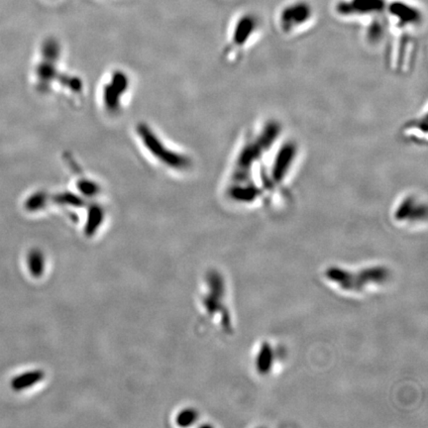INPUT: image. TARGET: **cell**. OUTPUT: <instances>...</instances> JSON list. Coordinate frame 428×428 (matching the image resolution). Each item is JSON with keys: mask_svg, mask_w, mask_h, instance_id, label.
Segmentation results:
<instances>
[{"mask_svg": "<svg viewBox=\"0 0 428 428\" xmlns=\"http://www.w3.org/2000/svg\"><path fill=\"white\" fill-rule=\"evenodd\" d=\"M282 138L283 127L274 120L261 123L248 134L235 155L226 180L224 192L228 201L242 207L268 203L266 168L262 165Z\"/></svg>", "mask_w": 428, "mask_h": 428, "instance_id": "6da1fadb", "label": "cell"}, {"mask_svg": "<svg viewBox=\"0 0 428 428\" xmlns=\"http://www.w3.org/2000/svg\"><path fill=\"white\" fill-rule=\"evenodd\" d=\"M322 277L327 286L340 295L366 297L385 290L393 279V273L380 263L359 267L333 264L322 271Z\"/></svg>", "mask_w": 428, "mask_h": 428, "instance_id": "7a4b0ae2", "label": "cell"}, {"mask_svg": "<svg viewBox=\"0 0 428 428\" xmlns=\"http://www.w3.org/2000/svg\"><path fill=\"white\" fill-rule=\"evenodd\" d=\"M315 19V9L309 0H291L278 12L277 25L284 35L295 36L308 30Z\"/></svg>", "mask_w": 428, "mask_h": 428, "instance_id": "3957f363", "label": "cell"}, {"mask_svg": "<svg viewBox=\"0 0 428 428\" xmlns=\"http://www.w3.org/2000/svg\"><path fill=\"white\" fill-rule=\"evenodd\" d=\"M261 27V20L254 12L246 11L240 14L233 23L230 32L226 48L227 57L230 60L241 57L242 54L257 39Z\"/></svg>", "mask_w": 428, "mask_h": 428, "instance_id": "277c9868", "label": "cell"}, {"mask_svg": "<svg viewBox=\"0 0 428 428\" xmlns=\"http://www.w3.org/2000/svg\"><path fill=\"white\" fill-rule=\"evenodd\" d=\"M392 221L400 227L414 228L427 224V201L416 194H407L398 199L392 210Z\"/></svg>", "mask_w": 428, "mask_h": 428, "instance_id": "5b68a950", "label": "cell"}, {"mask_svg": "<svg viewBox=\"0 0 428 428\" xmlns=\"http://www.w3.org/2000/svg\"><path fill=\"white\" fill-rule=\"evenodd\" d=\"M107 76L102 82L100 89V104L109 115L118 114L124 106L123 100L127 98L129 93L130 78L124 71H116Z\"/></svg>", "mask_w": 428, "mask_h": 428, "instance_id": "8992f818", "label": "cell"}, {"mask_svg": "<svg viewBox=\"0 0 428 428\" xmlns=\"http://www.w3.org/2000/svg\"><path fill=\"white\" fill-rule=\"evenodd\" d=\"M389 0H338L334 11L343 19L372 20L385 14Z\"/></svg>", "mask_w": 428, "mask_h": 428, "instance_id": "52a82bcc", "label": "cell"}, {"mask_svg": "<svg viewBox=\"0 0 428 428\" xmlns=\"http://www.w3.org/2000/svg\"><path fill=\"white\" fill-rule=\"evenodd\" d=\"M385 13L389 25L403 32L418 28L423 19L421 9L405 0H389Z\"/></svg>", "mask_w": 428, "mask_h": 428, "instance_id": "ba28073f", "label": "cell"}, {"mask_svg": "<svg viewBox=\"0 0 428 428\" xmlns=\"http://www.w3.org/2000/svg\"><path fill=\"white\" fill-rule=\"evenodd\" d=\"M283 357V350L279 345L270 340H263L257 345L253 353V369L259 377H271L277 373Z\"/></svg>", "mask_w": 428, "mask_h": 428, "instance_id": "9c48e42d", "label": "cell"}, {"mask_svg": "<svg viewBox=\"0 0 428 428\" xmlns=\"http://www.w3.org/2000/svg\"><path fill=\"white\" fill-rule=\"evenodd\" d=\"M427 111L423 115L414 117L403 126V136L405 140L414 144H427Z\"/></svg>", "mask_w": 428, "mask_h": 428, "instance_id": "30bf717a", "label": "cell"}, {"mask_svg": "<svg viewBox=\"0 0 428 428\" xmlns=\"http://www.w3.org/2000/svg\"><path fill=\"white\" fill-rule=\"evenodd\" d=\"M42 377H43L42 372H28V373L22 374V375L13 379L12 382H11V387L14 391L20 392L35 385L36 383L41 380Z\"/></svg>", "mask_w": 428, "mask_h": 428, "instance_id": "8fae6325", "label": "cell"}, {"mask_svg": "<svg viewBox=\"0 0 428 428\" xmlns=\"http://www.w3.org/2000/svg\"><path fill=\"white\" fill-rule=\"evenodd\" d=\"M28 265L31 274L38 277L43 272V258L41 253L37 250L31 251L28 256Z\"/></svg>", "mask_w": 428, "mask_h": 428, "instance_id": "7c38bea8", "label": "cell"}]
</instances>
